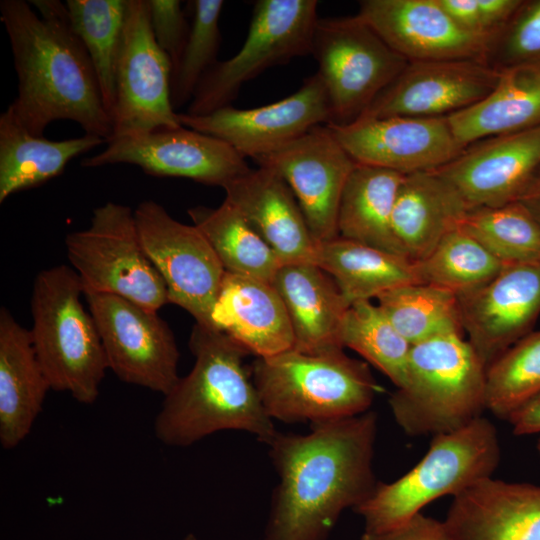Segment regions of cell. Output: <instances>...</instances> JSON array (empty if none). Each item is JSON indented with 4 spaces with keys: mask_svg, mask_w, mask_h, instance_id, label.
Masks as SVG:
<instances>
[{
    "mask_svg": "<svg viewBox=\"0 0 540 540\" xmlns=\"http://www.w3.org/2000/svg\"><path fill=\"white\" fill-rule=\"evenodd\" d=\"M377 415L311 424L308 434L277 432L269 455L279 476L264 540H326L339 517L375 490Z\"/></svg>",
    "mask_w": 540,
    "mask_h": 540,
    "instance_id": "6da1fadb",
    "label": "cell"
},
{
    "mask_svg": "<svg viewBox=\"0 0 540 540\" xmlns=\"http://www.w3.org/2000/svg\"><path fill=\"white\" fill-rule=\"evenodd\" d=\"M3 23L17 74V96L7 107L30 133L44 136L57 120L109 141L105 108L89 56L59 0H1Z\"/></svg>",
    "mask_w": 540,
    "mask_h": 540,
    "instance_id": "7a4b0ae2",
    "label": "cell"
},
{
    "mask_svg": "<svg viewBox=\"0 0 540 540\" xmlns=\"http://www.w3.org/2000/svg\"><path fill=\"white\" fill-rule=\"evenodd\" d=\"M188 344L194 365L164 395L154 420L157 440L182 448L219 431L237 430L268 445L278 431L244 363L249 351L226 333L197 323Z\"/></svg>",
    "mask_w": 540,
    "mask_h": 540,
    "instance_id": "3957f363",
    "label": "cell"
},
{
    "mask_svg": "<svg viewBox=\"0 0 540 540\" xmlns=\"http://www.w3.org/2000/svg\"><path fill=\"white\" fill-rule=\"evenodd\" d=\"M250 373L269 417L291 424L365 413L380 390L368 365L343 349L322 353L291 349L256 357Z\"/></svg>",
    "mask_w": 540,
    "mask_h": 540,
    "instance_id": "277c9868",
    "label": "cell"
},
{
    "mask_svg": "<svg viewBox=\"0 0 540 540\" xmlns=\"http://www.w3.org/2000/svg\"><path fill=\"white\" fill-rule=\"evenodd\" d=\"M486 367L461 334H444L411 345L407 380L389 405L410 436H436L482 416Z\"/></svg>",
    "mask_w": 540,
    "mask_h": 540,
    "instance_id": "5b68a950",
    "label": "cell"
},
{
    "mask_svg": "<svg viewBox=\"0 0 540 540\" xmlns=\"http://www.w3.org/2000/svg\"><path fill=\"white\" fill-rule=\"evenodd\" d=\"M79 276L66 265L40 271L34 281L30 330L36 356L51 390L93 404L108 369L101 338L82 304Z\"/></svg>",
    "mask_w": 540,
    "mask_h": 540,
    "instance_id": "8992f818",
    "label": "cell"
},
{
    "mask_svg": "<svg viewBox=\"0 0 540 540\" xmlns=\"http://www.w3.org/2000/svg\"><path fill=\"white\" fill-rule=\"evenodd\" d=\"M499 461L496 427L481 416L456 431L433 436L428 451L412 469L393 482H378L354 511L363 518L365 532L389 530L434 500L454 497L492 477Z\"/></svg>",
    "mask_w": 540,
    "mask_h": 540,
    "instance_id": "52a82bcc",
    "label": "cell"
},
{
    "mask_svg": "<svg viewBox=\"0 0 540 540\" xmlns=\"http://www.w3.org/2000/svg\"><path fill=\"white\" fill-rule=\"evenodd\" d=\"M65 247L84 293L117 295L152 311L169 303L129 206L108 201L96 207L87 228L66 236Z\"/></svg>",
    "mask_w": 540,
    "mask_h": 540,
    "instance_id": "ba28073f",
    "label": "cell"
},
{
    "mask_svg": "<svg viewBox=\"0 0 540 540\" xmlns=\"http://www.w3.org/2000/svg\"><path fill=\"white\" fill-rule=\"evenodd\" d=\"M318 5L316 0L256 1L242 47L204 74L186 113L202 116L229 106L244 83L271 67L311 54Z\"/></svg>",
    "mask_w": 540,
    "mask_h": 540,
    "instance_id": "9c48e42d",
    "label": "cell"
},
{
    "mask_svg": "<svg viewBox=\"0 0 540 540\" xmlns=\"http://www.w3.org/2000/svg\"><path fill=\"white\" fill-rule=\"evenodd\" d=\"M331 107L329 124L353 122L408 61L357 15L319 18L312 51Z\"/></svg>",
    "mask_w": 540,
    "mask_h": 540,
    "instance_id": "30bf717a",
    "label": "cell"
},
{
    "mask_svg": "<svg viewBox=\"0 0 540 540\" xmlns=\"http://www.w3.org/2000/svg\"><path fill=\"white\" fill-rule=\"evenodd\" d=\"M134 214L141 243L165 283L169 303L190 313L197 324L213 327L211 314L225 270L206 237L153 200L139 203Z\"/></svg>",
    "mask_w": 540,
    "mask_h": 540,
    "instance_id": "8fae6325",
    "label": "cell"
},
{
    "mask_svg": "<svg viewBox=\"0 0 540 540\" xmlns=\"http://www.w3.org/2000/svg\"><path fill=\"white\" fill-rule=\"evenodd\" d=\"M108 369L122 382L166 395L179 380V351L158 315L113 294L84 293Z\"/></svg>",
    "mask_w": 540,
    "mask_h": 540,
    "instance_id": "7c38bea8",
    "label": "cell"
},
{
    "mask_svg": "<svg viewBox=\"0 0 540 540\" xmlns=\"http://www.w3.org/2000/svg\"><path fill=\"white\" fill-rule=\"evenodd\" d=\"M171 76L170 60L151 30L147 0H127L111 139L181 126L172 105Z\"/></svg>",
    "mask_w": 540,
    "mask_h": 540,
    "instance_id": "4fadbf2b",
    "label": "cell"
},
{
    "mask_svg": "<svg viewBox=\"0 0 540 540\" xmlns=\"http://www.w3.org/2000/svg\"><path fill=\"white\" fill-rule=\"evenodd\" d=\"M106 144L83 158L81 166L128 164L151 176L188 178L222 188L251 169L226 142L182 125L112 138Z\"/></svg>",
    "mask_w": 540,
    "mask_h": 540,
    "instance_id": "5bb4252c",
    "label": "cell"
},
{
    "mask_svg": "<svg viewBox=\"0 0 540 540\" xmlns=\"http://www.w3.org/2000/svg\"><path fill=\"white\" fill-rule=\"evenodd\" d=\"M180 125L214 136L244 158L269 154L315 126L331 122L328 94L320 75L304 79L293 94L260 107L232 105L202 116L177 114Z\"/></svg>",
    "mask_w": 540,
    "mask_h": 540,
    "instance_id": "9a60e30c",
    "label": "cell"
},
{
    "mask_svg": "<svg viewBox=\"0 0 540 540\" xmlns=\"http://www.w3.org/2000/svg\"><path fill=\"white\" fill-rule=\"evenodd\" d=\"M276 171L292 190L317 243L339 236L341 196L356 165L327 124L254 159Z\"/></svg>",
    "mask_w": 540,
    "mask_h": 540,
    "instance_id": "2e32d148",
    "label": "cell"
},
{
    "mask_svg": "<svg viewBox=\"0 0 540 540\" xmlns=\"http://www.w3.org/2000/svg\"><path fill=\"white\" fill-rule=\"evenodd\" d=\"M327 125L357 164L404 175L434 171L466 148L448 117L357 118L344 125Z\"/></svg>",
    "mask_w": 540,
    "mask_h": 540,
    "instance_id": "e0dca14e",
    "label": "cell"
},
{
    "mask_svg": "<svg viewBox=\"0 0 540 540\" xmlns=\"http://www.w3.org/2000/svg\"><path fill=\"white\" fill-rule=\"evenodd\" d=\"M499 76L478 60L408 62L358 118L448 117L489 96Z\"/></svg>",
    "mask_w": 540,
    "mask_h": 540,
    "instance_id": "ac0fdd59",
    "label": "cell"
},
{
    "mask_svg": "<svg viewBox=\"0 0 540 540\" xmlns=\"http://www.w3.org/2000/svg\"><path fill=\"white\" fill-rule=\"evenodd\" d=\"M457 297L467 341L487 368L532 332L540 315V264H505L487 284Z\"/></svg>",
    "mask_w": 540,
    "mask_h": 540,
    "instance_id": "d6986e66",
    "label": "cell"
},
{
    "mask_svg": "<svg viewBox=\"0 0 540 540\" xmlns=\"http://www.w3.org/2000/svg\"><path fill=\"white\" fill-rule=\"evenodd\" d=\"M540 168V126L481 139L434 170L469 210L517 201Z\"/></svg>",
    "mask_w": 540,
    "mask_h": 540,
    "instance_id": "ffe728a7",
    "label": "cell"
},
{
    "mask_svg": "<svg viewBox=\"0 0 540 540\" xmlns=\"http://www.w3.org/2000/svg\"><path fill=\"white\" fill-rule=\"evenodd\" d=\"M356 15L408 62L485 60L490 40L459 27L438 0H363Z\"/></svg>",
    "mask_w": 540,
    "mask_h": 540,
    "instance_id": "44dd1931",
    "label": "cell"
},
{
    "mask_svg": "<svg viewBox=\"0 0 540 540\" xmlns=\"http://www.w3.org/2000/svg\"><path fill=\"white\" fill-rule=\"evenodd\" d=\"M451 540H540V486L489 477L453 497Z\"/></svg>",
    "mask_w": 540,
    "mask_h": 540,
    "instance_id": "7402d4cb",
    "label": "cell"
},
{
    "mask_svg": "<svg viewBox=\"0 0 540 540\" xmlns=\"http://www.w3.org/2000/svg\"><path fill=\"white\" fill-rule=\"evenodd\" d=\"M225 199L235 205L283 264H315L318 243L288 184L259 166L228 183Z\"/></svg>",
    "mask_w": 540,
    "mask_h": 540,
    "instance_id": "603a6c76",
    "label": "cell"
},
{
    "mask_svg": "<svg viewBox=\"0 0 540 540\" xmlns=\"http://www.w3.org/2000/svg\"><path fill=\"white\" fill-rule=\"evenodd\" d=\"M211 319L214 328L256 357L294 348L287 310L269 282L225 272Z\"/></svg>",
    "mask_w": 540,
    "mask_h": 540,
    "instance_id": "cb8c5ba5",
    "label": "cell"
},
{
    "mask_svg": "<svg viewBox=\"0 0 540 540\" xmlns=\"http://www.w3.org/2000/svg\"><path fill=\"white\" fill-rule=\"evenodd\" d=\"M51 390L36 356L30 330L5 308L0 310V444L11 450L22 443Z\"/></svg>",
    "mask_w": 540,
    "mask_h": 540,
    "instance_id": "d4e9b609",
    "label": "cell"
},
{
    "mask_svg": "<svg viewBox=\"0 0 540 540\" xmlns=\"http://www.w3.org/2000/svg\"><path fill=\"white\" fill-rule=\"evenodd\" d=\"M271 284L287 310L295 350L343 349L340 330L349 304L334 279L316 264H283Z\"/></svg>",
    "mask_w": 540,
    "mask_h": 540,
    "instance_id": "484cf974",
    "label": "cell"
},
{
    "mask_svg": "<svg viewBox=\"0 0 540 540\" xmlns=\"http://www.w3.org/2000/svg\"><path fill=\"white\" fill-rule=\"evenodd\" d=\"M470 211L454 189L433 171L404 175L396 195L392 227L404 254L424 259Z\"/></svg>",
    "mask_w": 540,
    "mask_h": 540,
    "instance_id": "4316f807",
    "label": "cell"
},
{
    "mask_svg": "<svg viewBox=\"0 0 540 540\" xmlns=\"http://www.w3.org/2000/svg\"><path fill=\"white\" fill-rule=\"evenodd\" d=\"M448 120L466 146L540 126V59L500 70L497 85L489 96L448 116Z\"/></svg>",
    "mask_w": 540,
    "mask_h": 540,
    "instance_id": "83f0119b",
    "label": "cell"
},
{
    "mask_svg": "<svg viewBox=\"0 0 540 540\" xmlns=\"http://www.w3.org/2000/svg\"><path fill=\"white\" fill-rule=\"evenodd\" d=\"M103 143L89 134L64 140L36 136L6 109L0 115V203L61 175L72 159Z\"/></svg>",
    "mask_w": 540,
    "mask_h": 540,
    "instance_id": "f1b7e54d",
    "label": "cell"
},
{
    "mask_svg": "<svg viewBox=\"0 0 540 540\" xmlns=\"http://www.w3.org/2000/svg\"><path fill=\"white\" fill-rule=\"evenodd\" d=\"M403 177L395 171L356 163L339 204V236L406 257L392 227L394 203Z\"/></svg>",
    "mask_w": 540,
    "mask_h": 540,
    "instance_id": "f546056e",
    "label": "cell"
},
{
    "mask_svg": "<svg viewBox=\"0 0 540 540\" xmlns=\"http://www.w3.org/2000/svg\"><path fill=\"white\" fill-rule=\"evenodd\" d=\"M315 264L334 279L349 305L420 283L408 258L340 236L318 243Z\"/></svg>",
    "mask_w": 540,
    "mask_h": 540,
    "instance_id": "4dcf8cb0",
    "label": "cell"
},
{
    "mask_svg": "<svg viewBox=\"0 0 540 540\" xmlns=\"http://www.w3.org/2000/svg\"><path fill=\"white\" fill-rule=\"evenodd\" d=\"M193 225L206 237L225 272L271 283L282 263L227 199L216 208L198 205L188 209Z\"/></svg>",
    "mask_w": 540,
    "mask_h": 540,
    "instance_id": "1f68e13d",
    "label": "cell"
},
{
    "mask_svg": "<svg viewBox=\"0 0 540 540\" xmlns=\"http://www.w3.org/2000/svg\"><path fill=\"white\" fill-rule=\"evenodd\" d=\"M65 5L72 30L89 56L111 117L127 0H67Z\"/></svg>",
    "mask_w": 540,
    "mask_h": 540,
    "instance_id": "d6a6232c",
    "label": "cell"
},
{
    "mask_svg": "<svg viewBox=\"0 0 540 540\" xmlns=\"http://www.w3.org/2000/svg\"><path fill=\"white\" fill-rule=\"evenodd\" d=\"M378 307L411 344L444 334H461L458 297L450 291L422 283L390 289L377 298Z\"/></svg>",
    "mask_w": 540,
    "mask_h": 540,
    "instance_id": "836d02e7",
    "label": "cell"
},
{
    "mask_svg": "<svg viewBox=\"0 0 540 540\" xmlns=\"http://www.w3.org/2000/svg\"><path fill=\"white\" fill-rule=\"evenodd\" d=\"M414 263L420 283L456 296L484 286L505 265L459 227L449 231L424 259Z\"/></svg>",
    "mask_w": 540,
    "mask_h": 540,
    "instance_id": "e575fe53",
    "label": "cell"
},
{
    "mask_svg": "<svg viewBox=\"0 0 540 540\" xmlns=\"http://www.w3.org/2000/svg\"><path fill=\"white\" fill-rule=\"evenodd\" d=\"M458 227L503 264H540V224L519 201L472 209Z\"/></svg>",
    "mask_w": 540,
    "mask_h": 540,
    "instance_id": "d590c367",
    "label": "cell"
},
{
    "mask_svg": "<svg viewBox=\"0 0 540 540\" xmlns=\"http://www.w3.org/2000/svg\"><path fill=\"white\" fill-rule=\"evenodd\" d=\"M340 341L384 373L397 388L405 385L411 344L378 305L369 300L351 304L342 321Z\"/></svg>",
    "mask_w": 540,
    "mask_h": 540,
    "instance_id": "8d00e7d4",
    "label": "cell"
},
{
    "mask_svg": "<svg viewBox=\"0 0 540 540\" xmlns=\"http://www.w3.org/2000/svg\"><path fill=\"white\" fill-rule=\"evenodd\" d=\"M540 394V331L531 332L486 368V410L508 420Z\"/></svg>",
    "mask_w": 540,
    "mask_h": 540,
    "instance_id": "74e56055",
    "label": "cell"
},
{
    "mask_svg": "<svg viewBox=\"0 0 540 540\" xmlns=\"http://www.w3.org/2000/svg\"><path fill=\"white\" fill-rule=\"evenodd\" d=\"M193 19L182 55L171 76L174 109L191 101L204 74L218 61L222 0L193 1Z\"/></svg>",
    "mask_w": 540,
    "mask_h": 540,
    "instance_id": "f35d334b",
    "label": "cell"
},
{
    "mask_svg": "<svg viewBox=\"0 0 540 540\" xmlns=\"http://www.w3.org/2000/svg\"><path fill=\"white\" fill-rule=\"evenodd\" d=\"M540 59V0H523L505 27L493 36L484 62L500 71Z\"/></svg>",
    "mask_w": 540,
    "mask_h": 540,
    "instance_id": "ab89813d",
    "label": "cell"
},
{
    "mask_svg": "<svg viewBox=\"0 0 540 540\" xmlns=\"http://www.w3.org/2000/svg\"><path fill=\"white\" fill-rule=\"evenodd\" d=\"M151 30L161 50L168 56L172 72L188 39L190 26L178 0H147Z\"/></svg>",
    "mask_w": 540,
    "mask_h": 540,
    "instance_id": "60d3db41",
    "label": "cell"
},
{
    "mask_svg": "<svg viewBox=\"0 0 540 540\" xmlns=\"http://www.w3.org/2000/svg\"><path fill=\"white\" fill-rule=\"evenodd\" d=\"M361 540H451L443 521L416 514L408 521L382 532H365Z\"/></svg>",
    "mask_w": 540,
    "mask_h": 540,
    "instance_id": "b9f144b4",
    "label": "cell"
},
{
    "mask_svg": "<svg viewBox=\"0 0 540 540\" xmlns=\"http://www.w3.org/2000/svg\"><path fill=\"white\" fill-rule=\"evenodd\" d=\"M438 3L463 30L489 39L482 30L477 0H438Z\"/></svg>",
    "mask_w": 540,
    "mask_h": 540,
    "instance_id": "7bdbcfd3",
    "label": "cell"
},
{
    "mask_svg": "<svg viewBox=\"0 0 540 540\" xmlns=\"http://www.w3.org/2000/svg\"><path fill=\"white\" fill-rule=\"evenodd\" d=\"M507 421L516 435L540 433V394L518 409Z\"/></svg>",
    "mask_w": 540,
    "mask_h": 540,
    "instance_id": "ee69618b",
    "label": "cell"
},
{
    "mask_svg": "<svg viewBox=\"0 0 540 540\" xmlns=\"http://www.w3.org/2000/svg\"><path fill=\"white\" fill-rule=\"evenodd\" d=\"M517 201L522 203L540 224V168Z\"/></svg>",
    "mask_w": 540,
    "mask_h": 540,
    "instance_id": "f6af8a7d",
    "label": "cell"
},
{
    "mask_svg": "<svg viewBox=\"0 0 540 540\" xmlns=\"http://www.w3.org/2000/svg\"><path fill=\"white\" fill-rule=\"evenodd\" d=\"M537 450H538V452L540 454V438H539L538 443H537Z\"/></svg>",
    "mask_w": 540,
    "mask_h": 540,
    "instance_id": "bcb514c9",
    "label": "cell"
}]
</instances>
